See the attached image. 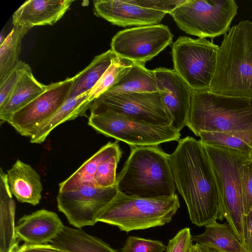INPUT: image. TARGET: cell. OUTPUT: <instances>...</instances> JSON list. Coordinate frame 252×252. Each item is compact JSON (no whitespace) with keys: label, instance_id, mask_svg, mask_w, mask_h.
<instances>
[{"label":"cell","instance_id":"36","mask_svg":"<svg viewBox=\"0 0 252 252\" xmlns=\"http://www.w3.org/2000/svg\"><path fill=\"white\" fill-rule=\"evenodd\" d=\"M14 252H68L58 249L50 244L31 245L24 244L18 246Z\"/></svg>","mask_w":252,"mask_h":252},{"label":"cell","instance_id":"25","mask_svg":"<svg viewBox=\"0 0 252 252\" xmlns=\"http://www.w3.org/2000/svg\"><path fill=\"white\" fill-rule=\"evenodd\" d=\"M205 227V231L192 236V241L221 252H249L227 222L221 224L216 220Z\"/></svg>","mask_w":252,"mask_h":252},{"label":"cell","instance_id":"32","mask_svg":"<svg viewBox=\"0 0 252 252\" xmlns=\"http://www.w3.org/2000/svg\"><path fill=\"white\" fill-rule=\"evenodd\" d=\"M29 65L20 61L9 75L0 84V109L7 103L16 84Z\"/></svg>","mask_w":252,"mask_h":252},{"label":"cell","instance_id":"38","mask_svg":"<svg viewBox=\"0 0 252 252\" xmlns=\"http://www.w3.org/2000/svg\"><path fill=\"white\" fill-rule=\"evenodd\" d=\"M190 252H221L207 245L196 243L193 245Z\"/></svg>","mask_w":252,"mask_h":252},{"label":"cell","instance_id":"22","mask_svg":"<svg viewBox=\"0 0 252 252\" xmlns=\"http://www.w3.org/2000/svg\"><path fill=\"white\" fill-rule=\"evenodd\" d=\"M49 85H44L35 79L29 65L7 103L0 109L1 122H7L12 114L46 91Z\"/></svg>","mask_w":252,"mask_h":252},{"label":"cell","instance_id":"7","mask_svg":"<svg viewBox=\"0 0 252 252\" xmlns=\"http://www.w3.org/2000/svg\"><path fill=\"white\" fill-rule=\"evenodd\" d=\"M237 10L234 0H185L169 14L186 33L213 39L229 31Z\"/></svg>","mask_w":252,"mask_h":252},{"label":"cell","instance_id":"26","mask_svg":"<svg viewBox=\"0 0 252 252\" xmlns=\"http://www.w3.org/2000/svg\"><path fill=\"white\" fill-rule=\"evenodd\" d=\"M115 55L110 49L95 56L84 69L75 75L68 98L90 92L109 67Z\"/></svg>","mask_w":252,"mask_h":252},{"label":"cell","instance_id":"19","mask_svg":"<svg viewBox=\"0 0 252 252\" xmlns=\"http://www.w3.org/2000/svg\"><path fill=\"white\" fill-rule=\"evenodd\" d=\"M15 203L7 175L0 168V252H14L19 246L15 233Z\"/></svg>","mask_w":252,"mask_h":252},{"label":"cell","instance_id":"3","mask_svg":"<svg viewBox=\"0 0 252 252\" xmlns=\"http://www.w3.org/2000/svg\"><path fill=\"white\" fill-rule=\"evenodd\" d=\"M118 190L128 195L156 198L175 195L170 156L158 146L131 147L117 176Z\"/></svg>","mask_w":252,"mask_h":252},{"label":"cell","instance_id":"21","mask_svg":"<svg viewBox=\"0 0 252 252\" xmlns=\"http://www.w3.org/2000/svg\"><path fill=\"white\" fill-rule=\"evenodd\" d=\"M49 244L68 252H119L82 228H73L65 225Z\"/></svg>","mask_w":252,"mask_h":252},{"label":"cell","instance_id":"24","mask_svg":"<svg viewBox=\"0 0 252 252\" xmlns=\"http://www.w3.org/2000/svg\"><path fill=\"white\" fill-rule=\"evenodd\" d=\"M120 149L117 142H109L102 147L67 179L59 185V191L74 190L85 183L94 184V177L99 164Z\"/></svg>","mask_w":252,"mask_h":252},{"label":"cell","instance_id":"15","mask_svg":"<svg viewBox=\"0 0 252 252\" xmlns=\"http://www.w3.org/2000/svg\"><path fill=\"white\" fill-rule=\"evenodd\" d=\"M95 15L118 26H144L157 25L166 13L143 8L129 0H95L93 1Z\"/></svg>","mask_w":252,"mask_h":252},{"label":"cell","instance_id":"2","mask_svg":"<svg viewBox=\"0 0 252 252\" xmlns=\"http://www.w3.org/2000/svg\"><path fill=\"white\" fill-rule=\"evenodd\" d=\"M210 92L252 99V22L242 21L224 34Z\"/></svg>","mask_w":252,"mask_h":252},{"label":"cell","instance_id":"18","mask_svg":"<svg viewBox=\"0 0 252 252\" xmlns=\"http://www.w3.org/2000/svg\"><path fill=\"white\" fill-rule=\"evenodd\" d=\"M11 193L21 203L38 204L43 190L40 176L30 165L18 159L7 171Z\"/></svg>","mask_w":252,"mask_h":252},{"label":"cell","instance_id":"35","mask_svg":"<svg viewBox=\"0 0 252 252\" xmlns=\"http://www.w3.org/2000/svg\"><path fill=\"white\" fill-rule=\"evenodd\" d=\"M185 0H129L137 6L170 14Z\"/></svg>","mask_w":252,"mask_h":252},{"label":"cell","instance_id":"4","mask_svg":"<svg viewBox=\"0 0 252 252\" xmlns=\"http://www.w3.org/2000/svg\"><path fill=\"white\" fill-rule=\"evenodd\" d=\"M186 126L197 136L203 131L229 132L252 128V99L193 91Z\"/></svg>","mask_w":252,"mask_h":252},{"label":"cell","instance_id":"16","mask_svg":"<svg viewBox=\"0 0 252 252\" xmlns=\"http://www.w3.org/2000/svg\"><path fill=\"white\" fill-rule=\"evenodd\" d=\"M64 224L55 212L42 209L25 215L17 221L16 236L19 241L31 245L49 243L62 230Z\"/></svg>","mask_w":252,"mask_h":252},{"label":"cell","instance_id":"31","mask_svg":"<svg viewBox=\"0 0 252 252\" xmlns=\"http://www.w3.org/2000/svg\"><path fill=\"white\" fill-rule=\"evenodd\" d=\"M165 250L161 241L130 236L126 239L122 252H163Z\"/></svg>","mask_w":252,"mask_h":252},{"label":"cell","instance_id":"14","mask_svg":"<svg viewBox=\"0 0 252 252\" xmlns=\"http://www.w3.org/2000/svg\"><path fill=\"white\" fill-rule=\"evenodd\" d=\"M153 71L161 100L171 118L170 126L180 132L190 114L193 91L174 69L159 67Z\"/></svg>","mask_w":252,"mask_h":252},{"label":"cell","instance_id":"17","mask_svg":"<svg viewBox=\"0 0 252 252\" xmlns=\"http://www.w3.org/2000/svg\"><path fill=\"white\" fill-rule=\"evenodd\" d=\"M72 0H29L13 13V26L32 29L37 26L52 25L57 23L69 8Z\"/></svg>","mask_w":252,"mask_h":252},{"label":"cell","instance_id":"20","mask_svg":"<svg viewBox=\"0 0 252 252\" xmlns=\"http://www.w3.org/2000/svg\"><path fill=\"white\" fill-rule=\"evenodd\" d=\"M90 92L77 97L68 98L51 118L34 129L30 137V142L36 144L42 143L57 126L85 114L92 104L88 99Z\"/></svg>","mask_w":252,"mask_h":252},{"label":"cell","instance_id":"12","mask_svg":"<svg viewBox=\"0 0 252 252\" xmlns=\"http://www.w3.org/2000/svg\"><path fill=\"white\" fill-rule=\"evenodd\" d=\"M118 191L116 186L100 188L92 183H85L74 190L59 191L57 207L69 224L75 228L93 226Z\"/></svg>","mask_w":252,"mask_h":252},{"label":"cell","instance_id":"11","mask_svg":"<svg viewBox=\"0 0 252 252\" xmlns=\"http://www.w3.org/2000/svg\"><path fill=\"white\" fill-rule=\"evenodd\" d=\"M173 35L162 24L136 27L118 32L111 50L117 56L145 64L172 43Z\"/></svg>","mask_w":252,"mask_h":252},{"label":"cell","instance_id":"23","mask_svg":"<svg viewBox=\"0 0 252 252\" xmlns=\"http://www.w3.org/2000/svg\"><path fill=\"white\" fill-rule=\"evenodd\" d=\"M145 64L134 63L120 80L105 92L122 94L158 92L153 70L147 69Z\"/></svg>","mask_w":252,"mask_h":252},{"label":"cell","instance_id":"33","mask_svg":"<svg viewBox=\"0 0 252 252\" xmlns=\"http://www.w3.org/2000/svg\"><path fill=\"white\" fill-rule=\"evenodd\" d=\"M241 194L245 215L252 208V159L244 163L241 171Z\"/></svg>","mask_w":252,"mask_h":252},{"label":"cell","instance_id":"39","mask_svg":"<svg viewBox=\"0 0 252 252\" xmlns=\"http://www.w3.org/2000/svg\"><path fill=\"white\" fill-rule=\"evenodd\" d=\"M250 157L252 159V150L251 151V154L250 155Z\"/></svg>","mask_w":252,"mask_h":252},{"label":"cell","instance_id":"5","mask_svg":"<svg viewBox=\"0 0 252 252\" xmlns=\"http://www.w3.org/2000/svg\"><path fill=\"white\" fill-rule=\"evenodd\" d=\"M180 206L176 194L156 198L128 195L118 191L99 215L97 222L121 231L146 229L169 222Z\"/></svg>","mask_w":252,"mask_h":252},{"label":"cell","instance_id":"30","mask_svg":"<svg viewBox=\"0 0 252 252\" xmlns=\"http://www.w3.org/2000/svg\"><path fill=\"white\" fill-rule=\"evenodd\" d=\"M122 154L120 149L99 164L94 177L96 187L107 188L116 186V170Z\"/></svg>","mask_w":252,"mask_h":252},{"label":"cell","instance_id":"34","mask_svg":"<svg viewBox=\"0 0 252 252\" xmlns=\"http://www.w3.org/2000/svg\"><path fill=\"white\" fill-rule=\"evenodd\" d=\"M190 229L184 228L169 241L165 252H190L193 245Z\"/></svg>","mask_w":252,"mask_h":252},{"label":"cell","instance_id":"28","mask_svg":"<svg viewBox=\"0 0 252 252\" xmlns=\"http://www.w3.org/2000/svg\"><path fill=\"white\" fill-rule=\"evenodd\" d=\"M198 136L204 144L229 148L249 157L252 150V128L229 132L203 131Z\"/></svg>","mask_w":252,"mask_h":252},{"label":"cell","instance_id":"10","mask_svg":"<svg viewBox=\"0 0 252 252\" xmlns=\"http://www.w3.org/2000/svg\"><path fill=\"white\" fill-rule=\"evenodd\" d=\"M90 109V114L110 113L154 125L171 124L158 91L122 94L104 92L94 100Z\"/></svg>","mask_w":252,"mask_h":252},{"label":"cell","instance_id":"37","mask_svg":"<svg viewBox=\"0 0 252 252\" xmlns=\"http://www.w3.org/2000/svg\"><path fill=\"white\" fill-rule=\"evenodd\" d=\"M247 227V247L249 252H252V208L246 216Z\"/></svg>","mask_w":252,"mask_h":252},{"label":"cell","instance_id":"1","mask_svg":"<svg viewBox=\"0 0 252 252\" xmlns=\"http://www.w3.org/2000/svg\"><path fill=\"white\" fill-rule=\"evenodd\" d=\"M169 156L176 189L185 200L191 222L202 226L222 220L220 190L203 144L187 136L178 141Z\"/></svg>","mask_w":252,"mask_h":252},{"label":"cell","instance_id":"9","mask_svg":"<svg viewBox=\"0 0 252 252\" xmlns=\"http://www.w3.org/2000/svg\"><path fill=\"white\" fill-rule=\"evenodd\" d=\"M88 124L98 133L131 147L158 146L178 141L181 136L171 126L154 125L110 113L90 114Z\"/></svg>","mask_w":252,"mask_h":252},{"label":"cell","instance_id":"27","mask_svg":"<svg viewBox=\"0 0 252 252\" xmlns=\"http://www.w3.org/2000/svg\"><path fill=\"white\" fill-rule=\"evenodd\" d=\"M31 28L13 26L11 32L0 43V84L18 64L21 51L22 41Z\"/></svg>","mask_w":252,"mask_h":252},{"label":"cell","instance_id":"6","mask_svg":"<svg viewBox=\"0 0 252 252\" xmlns=\"http://www.w3.org/2000/svg\"><path fill=\"white\" fill-rule=\"evenodd\" d=\"M203 144L219 186L223 219L226 220L237 238L246 249V219L241 194V171L243 164L250 157L229 148Z\"/></svg>","mask_w":252,"mask_h":252},{"label":"cell","instance_id":"13","mask_svg":"<svg viewBox=\"0 0 252 252\" xmlns=\"http://www.w3.org/2000/svg\"><path fill=\"white\" fill-rule=\"evenodd\" d=\"M75 79V76L49 85L46 91L15 112L7 122L21 135L30 137L68 99Z\"/></svg>","mask_w":252,"mask_h":252},{"label":"cell","instance_id":"8","mask_svg":"<svg viewBox=\"0 0 252 252\" xmlns=\"http://www.w3.org/2000/svg\"><path fill=\"white\" fill-rule=\"evenodd\" d=\"M219 46L205 38L180 36L173 43L174 70L194 92L209 91Z\"/></svg>","mask_w":252,"mask_h":252},{"label":"cell","instance_id":"29","mask_svg":"<svg viewBox=\"0 0 252 252\" xmlns=\"http://www.w3.org/2000/svg\"><path fill=\"white\" fill-rule=\"evenodd\" d=\"M133 63L132 61L115 55L109 67L90 91L88 100L92 103L94 99L114 85Z\"/></svg>","mask_w":252,"mask_h":252}]
</instances>
